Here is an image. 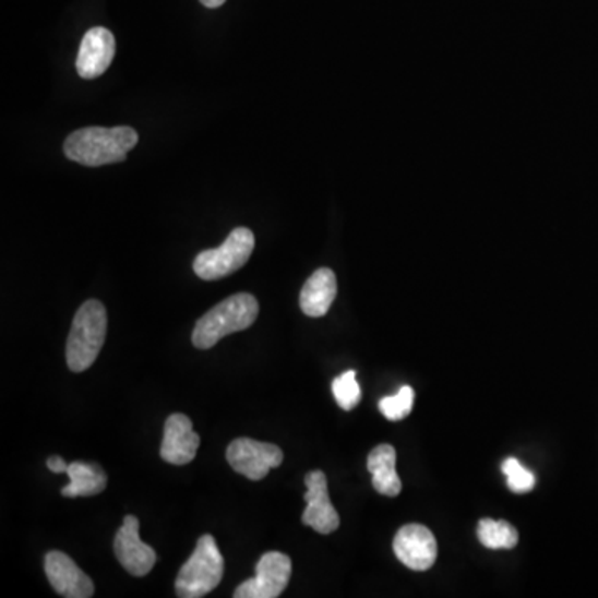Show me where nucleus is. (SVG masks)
<instances>
[{
	"mask_svg": "<svg viewBox=\"0 0 598 598\" xmlns=\"http://www.w3.org/2000/svg\"><path fill=\"white\" fill-rule=\"evenodd\" d=\"M140 522L135 515H127L113 542L117 559L133 577H145L157 562V553L142 542L139 536Z\"/></svg>",
	"mask_w": 598,
	"mask_h": 598,
	"instance_id": "obj_9",
	"label": "nucleus"
},
{
	"mask_svg": "<svg viewBox=\"0 0 598 598\" xmlns=\"http://www.w3.org/2000/svg\"><path fill=\"white\" fill-rule=\"evenodd\" d=\"M225 571V560L210 534L200 537L195 552L180 569L175 590L181 598H200L218 587Z\"/></svg>",
	"mask_w": 598,
	"mask_h": 598,
	"instance_id": "obj_4",
	"label": "nucleus"
},
{
	"mask_svg": "<svg viewBox=\"0 0 598 598\" xmlns=\"http://www.w3.org/2000/svg\"><path fill=\"white\" fill-rule=\"evenodd\" d=\"M200 2H202V4L205 5V8L216 9V8H222V5L225 4V2H227V0H200Z\"/></svg>",
	"mask_w": 598,
	"mask_h": 598,
	"instance_id": "obj_22",
	"label": "nucleus"
},
{
	"mask_svg": "<svg viewBox=\"0 0 598 598\" xmlns=\"http://www.w3.org/2000/svg\"><path fill=\"white\" fill-rule=\"evenodd\" d=\"M291 559L282 552H266L256 565V575L238 585L235 598H276L288 587Z\"/></svg>",
	"mask_w": 598,
	"mask_h": 598,
	"instance_id": "obj_7",
	"label": "nucleus"
},
{
	"mask_svg": "<svg viewBox=\"0 0 598 598\" xmlns=\"http://www.w3.org/2000/svg\"><path fill=\"white\" fill-rule=\"evenodd\" d=\"M334 399L345 410H352L361 400V387L356 381V371H346L333 381Z\"/></svg>",
	"mask_w": 598,
	"mask_h": 598,
	"instance_id": "obj_19",
	"label": "nucleus"
},
{
	"mask_svg": "<svg viewBox=\"0 0 598 598\" xmlns=\"http://www.w3.org/2000/svg\"><path fill=\"white\" fill-rule=\"evenodd\" d=\"M47 467H49L53 474H62L67 473V467H69V464H67L62 457L52 456L49 461H47Z\"/></svg>",
	"mask_w": 598,
	"mask_h": 598,
	"instance_id": "obj_21",
	"label": "nucleus"
},
{
	"mask_svg": "<svg viewBox=\"0 0 598 598\" xmlns=\"http://www.w3.org/2000/svg\"><path fill=\"white\" fill-rule=\"evenodd\" d=\"M200 435L193 431L192 421L184 415H171L165 422L160 456L165 463L184 466L195 459Z\"/></svg>",
	"mask_w": 598,
	"mask_h": 598,
	"instance_id": "obj_13",
	"label": "nucleus"
},
{
	"mask_svg": "<svg viewBox=\"0 0 598 598\" xmlns=\"http://www.w3.org/2000/svg\"><path fill=\"white\" fill-rule=\"evenodd\" d=\"M260 313L258 299L250 292L230 296L212 310L206 311L193 330V346L210 349L228 334L248 330Z\"/></svg>",
	"mask_w": 598,
	"mask_h": 598,
	"instance_id": "obj_2",
	"label": "nucleus"
},
{
	"mask_svg": "<svg viewBox=\"0 0 598 598\" xmlns=\"http://www.w3.org/2000/svg\"><path fill=\"white\" fill-rule=\"evenodd\" d=\"M336 292H338V282L333 270L320 268L304 283L299 295V307L307 316H324L330 311Z\"/></svg>",
	"mask_w": 598,
	"mask_h": 598,
	"instance_id": "obj_14",
	"label": "nucleus"
},
{
	"mask_svg": "<svg viewBox=\"0 0 598 598\" xmlns=\"http://www.w3.org/2000/svg\"><path fill=\"white\" fill-rule=\"evenodd\" d=\"M139 142L132 127H87L70 133L63 143L69 160L84 167H104L127 160L130 150Z\"/></svg>",
	"mask_w": 598,
	"mask_h": 598,
	"instance_id": "obj_1",
	"label": "nucleus"
},
{
	"mask_svg": "<svg viewBox=\"0 0 598 598\" xmlns=\"http://www.w3.org/2000/svg\"><path fill=\"white\" fill-rule=\"evenodd\" d=\"M393 549L397 559L412 571H429L438 559L434 534L421 524L400 527L394 537Z\"/></svg>",
	"mask_w": 598,
	"mask_h": 598,
	"instance_id": "obj_8",
	"label": "nucleus"
},
{
	"mask_svg": "<svg viewBox=\"0 0 598 598\" xmlns=\"http://www.w3.org/2000/svg\"><path fill=\"white\" fill-rule=\"evenodd\" d=\"M412 404H415V390L404 386L396 396L383 397L380 400V410L390 421H400L410 415Z\"/></svg>",
	"mask_w": 598,
	"mask_h": 598,
	"instance_id": "obj_18",
	"label": "nucleus"
},
{
	"mask_svg": "<svg viewBox=\"0 0 598 598\" xmlns=\"http://www.w3.org/2000/svg\"><path fill=\"white\" fill-rule=\"evenodd\" d=\"M107 310L97 299H88L79 308L67 339L70 371H87L94 364L107 336Z\"/></svg>",
	"mask_w": 598,
	"mask_h": 598,
	"instance_id": "obj_3",
	"label": "nucleus"
},
{
	"mask_svg": "<svg viewBox=\"0 0 598 598\" xmlns=\"http://www.w3.org/2000/svg\"><path fill=\"white\" fill-rule=\"evenodd\" d=\"M307 483V509L303 512L304 526L320 534H333L339 527V514L331 504L327 479L321 470H311L304 477Z\"/></svg>",
	"mask_w": 598,
	"mask_h": 598,
	"instance_id": "obj_10",
	"label": "nucleus"
},
{
	"mask_svg": "<svg viewBox=\"0 0 598 598\" xmlns=\"http://www.w3.org/2000/svg\"><path fill=\"white\" fill-rule=\"evenodd\" d=\"M44 567L53 590L62 597L91 598L94 595V582L67 553L59 550L47 552Z\"/></svg>",
	"mask_w": 598,
	"mask_h": 598,
	"instance_id": "obj_11",
	"label": "nucleus"
},
{
	"mask_svg": "<svg viewBox=\"0 0 598 598\" xmlns=\"http://www.w3.org/2000/svg\"><path fill=\"white\" fill-rule=\"evenodd\" d=\"M253 250V231L248 228H235L222 247L202 251L193 261V270L199 278L216 282L243 268Z\"/></svg>",
	"mask_w": 598,
	"mask_h": 598,
	"instance_id": "obj_5",
	"label": "nucleus"
},
{
	"mask_svg": "<svg viewBox=\"0 0 598 598\" xmlns=\"http://www.w3.org/2000/svg\"><path fill=\"white\" fill-rule=\"evenodd\" d=\"M368 469L372 476V486L386 498H397L403 491V482L396 470V448L381 444L372 448L368 457Z\"/></svg>",
	"mask_w": 598,
	"mask_h": 598,
	"instance_id": "obj_15",
	"label": "nucleus"
},
{
	"mask_svg": "<svg viewBox=\"0 0 598 598\" xmlns=\"http://www.w3.org/2000/svg\"><path fill=\"white\" fill-rule=\"evenodd\" d=\"M502 473L507 477L509 489L515 494H527L536 488V476L514 457H509L502 463Z\"/></svg>",
	"mask_w": 598,
	"mask_h": 598,
	"instance_id": "obj_20",
	"label": "nucleus"
},
{
	"mask_svg": "<svg viewBox=\"0 0 598 598\" xmlns=\"http://www.w3.org/2000/svg\"><path fill=\"white\" fill-rule=\"evenodd\" d=\"M228 464L250 480H261L282 466L283 451L275 444L250 438L235 439L227 448Z\"/></svg>",
	"mask_w": 598,
	"mask_h": 598,
	"instance_id": "obj_6",
	"label": "nucleus"
},
{
	"mask_svg": "<svg viewBox=\"0 0 598 598\" xmlns=\"http://www.w3.org/2000/svg\"><path fill=\"white\" fill-rule=\"evenodd\" d=\"M116 49V37L108 28L94 27L87 31L79 49V75L85 81H94L104 75L113 62Z\"/></svg>",
	"mask_w": 598,
	"mask_h": 598,
	"instance_id": "obj_12",
	"label": "nucleus"
},
{
	"mask_svg": "<svg viewBox=\"0 0 598 598\" xmlns=\"http://www.w3.org/2000/svg\"><path fill=\"white\" fill-rule=\"evenodd\" d=\"M477 537L483 547L491 550H511L517 546L518 533L505 521L482 518L477 526Z\"/></svg>",
	"mask_w": 598,
	"mask_h": 598,
	"instance_id": "obj_17",
	"label": "nucleus"
},
{
	"mask_svg": "<svg viewBox=\"0 0 598 598\" xmlns=\"http://www.w3.org/2000/svg\"><path fill=\"white\" fill-rule=\"evenodd\" d=\"M69 486L62 489L63 498H91L107 488V474L95 463H72L67 467Z\"/></svg>",
	"mask_w": 598,
	"mask_h": 598,
	"instance_id": "obj_16",
	"label": "nucleus"
}]
</instances>
